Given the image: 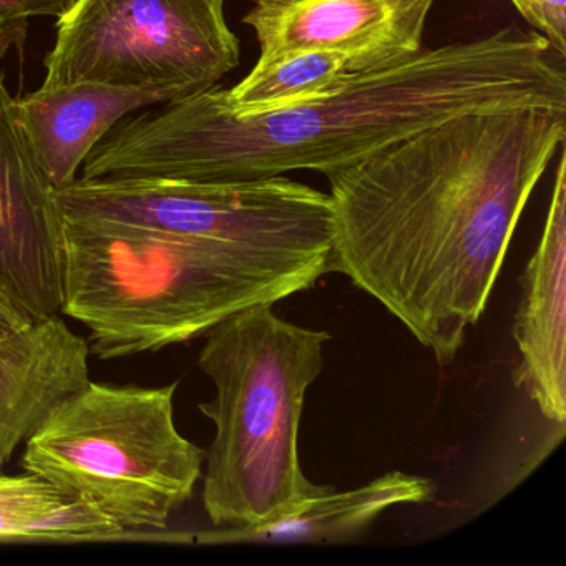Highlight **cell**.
<instances>
[{"label":"cell","instance_id":"obj_11","mask_svg":"<svg viewBox=\"0 0 566 566\" xmlns=\"http://www.w3.org/2000/svg\"><path fill=\"white\" fill-rule=\"evenodd\" d=\"M88 340L61 314L0 337V467L65 397L91 380Z\"/></svg>","mask_w":566,"mask_h":566},{"label":"cell","instance_id":"obj_9","mask_svg":"<svg viewBox=\"0 0 566 566\" xmlns=\"http://www.w3.org/2000/svg\"><path fill=\"white\" fill-rule=\"evenodd\" d=\"M62 214L0 72V283L35 317L61 314Z\"/></svg>","mask_w":566,"mask_h":566},{"label":"cell","instance_id":"obj_12","mask_svg":"<svg viewBox=\"0 0 566 566\" xmlns=\"http://www.w3.org/2000/svg\"><path fill=\"white\" fill-rule=\"evenodd\" d=\"M180 101L161 88L112 87L104 84L39 88L15 101L22 135L55 190L69 187L78 168L108 132L128 114L155 104Z\"/></svg>","mask_w":566,"mask_h":566},{"label":"cell","instance_id":"obj_7","mask_svg":"<svg viewBox=\"0 0 566 566\" xmlns=\"http://www.w3.org/2000/svg\"><path fill=\"white\" fill-rule=\"evenodd\" d=\"M55 198L64 220L120 224L171 237L333 260L334 210L329 195L286 177L247 184L81 178L55 190Z\"/></svg>","mask_w":566,"mask_h":566},{"label":"cell","instance_id":"obj_6","mask_svg":"<svg viewBox=\"0 0 566 566\" xmlns=\"http://www.w3.org/2000/svg\"><path fill=\"white\" fill-rule=\"evenodd\" d=\"M227 0H74L59 18L42 88L104 84L191 97L240 65Z\"/></svg>","mask_w":566,"mask_h":566},{"label":"cell","instance_id":"obj_16","mask_svg":"<svg viewBox=\"0 0 566 566\" xmlns=\"http://www.w3.org/2000/svg\"><path fill=\"white\" fill-rule=\"evenodd\" d=\"M74 0H0V62L12 48H21L31 21L61 18Z\"/></svg>","mask_w":566,"mask_h":566},{"label":"cell","instance_id":"obj_8","mask_svg":"<svg viewBox=\"0 0 566 566\" xmlns=\"http://www.w3.org/2000/svg\"><path fill=\"white\" fill-rule=\"evenodd\" d=\"M436 0H254L244 15L260 45L258 65L291 52L343 55L350 72L400 64L423 49Z\"/></svg>","mask_w":566,"mask_h":566},{"label":"cell","instance_id":"obj_13","mask_svg":"<svg viewBox=\"0 0 566 566\" xmlns=\"http://www.w3.org/2000/svg\"><path fill=\"white\" fill-rule=\"evenodd\" d=\"M436 483L412 473H384L373 482L310 500L290 515L243 528H218L197 536L203 543H244V545H280V543L356 542L386 510L399 505L432 502Z\"/></svg>","mask_w":566,"mask_h":566},{"label":"cell","instance_id":"obj_10","mask_svg":"<svg viewBox=\"0 0 566 566\" xmlns=\"http://www.w3.org/2000/svg\"><path fill=\"white\" fill-rule=\"evenodd\" d=\"M520 350L515 386L542 416L566 420V158L556 167L555 187L542 240L523 276L522 303L513 326Z\"/></svg>","mask_w":566,"mask_h":566},{"label":"cell","instance_id":"obj_5","mask_svg":"<svg viewBox=\"0 0 566 566\" xmlns=\"http://www.w3.org/2000/svg\"><path fill=\"white\" fill-rule=\"evenodd\" d=\"M177 389L88 380L25 440L22 469L84 496L125 532L167 528L207 457L178 430Z\"/></svg>","mask_w":566,"mask_h":566},{"label":"cell","instance_id":"obj_3","mask_svg":"<svg viewBox=\"0 0 566 566\" xmlns=\"http://www.w3.org/2000/svg\"><path fill=\"white\" fill-rule=\"evenodd\" d=\"M61 313L98 359L157 353L248 307L276 304L334 273L331 258L271 253L62 218Z\"/></svg>","mask_w":566,"mask_h":566},{"label":"cell","instance_id":"obj_1","mask_svg":"<svg viewBox=\"0 0 566 566\" xmlns=\"http://www.w3.org/2000/svg\"><path fill=\"white\" fill-rule=\"evenodd\" d=\"M565 138L566 107L472 112L329 171L334 273L450 366Z\"/></svg>","mask_w":566,"mask_h":566},{"label":"cell","instance_id":"obj_15","mask_svg":"<svg viewBox=\"0 0 566 566\" xmlns=\"http://www.w3.org/2000/svg\"><path fill=\"white\" fill-rule=\"evenodd\" d=\"M354 72L343 55L329 51L291 52L253 71L233 88H221L233 111H277L343 87Z\"/></svg>","mask_w":566,"mask_h":566},{"label":"cell","instance_id":"obj_18","mask_svg":"<svg viewBox=\"0 0 566 566\" xmlns=\"http://www.w3.org/2000/svg\"><path fill=\"white\" fill-rule=\"evenodd\" d=\"M34 321L38 319L25 310L24 304L0 283V337L18 333Z\"/></svg>","mask_w":566,"mask_h":566},{"label":"cell","instance_id":"obj_17","mask_svg":"<svg viewBox=\"0 0 566 566\" xmlns=\"http://www.w3.org/2000/svg\"><path fill=\"white\" fill-rule=\"evenodd\" d=\"M523 19L566 57V0H510Z\"/></svg>","mask_w":566,"mask_h":566},{"label":"cell","instance_id":"obj_14","mask_svg":"<svg viewBox=\"0 0 566 566\" xmlns=\"http://www.w3.org/2000/svg\"><path fill=\"white\" fill-rule=\"evenodd\" d=\"M125 533L94 503L35 473L0 475V542H102Z\"/></svg>","mask_w":566,"mask_h":566},{"label":"cell","instance_id":"obj_2","mask_svg":"<svg viewBox=\"0 0 566 566\" xmlns=\"http://www.w3.org/2000/svg\"><path fill=\"white\" fill-rule=\"evenodd\" d=\"M518 107H566L565 57L538 32L506 28L422 49L277 111L241 114L221 87L170 102L115 125L85 158L82 178L247 184L326 175L457 115Z\"/></svg>","mask_w":566,"mask_h":566},{"label":"cell","instance_id":"obj_4","mask_svg":"<svg viewBox=\"0 0 566 566\" xmlns=\"http://www.w3.org/2000/svg\"><path fill=\"white\" fill-rule=\"evenodd\" d=\"M205 336L198 367L217 389L213 400L198 406L217 429L205 457L203 505L211 523L260 525L333 492L304 475L297 442L306 392L323 370L331 334L260 304Z\"/></svg>","mask_w":566,"mask_h":566}]
</instances>
